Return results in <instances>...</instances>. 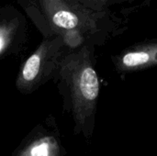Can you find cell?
<instances>
[{
  "mask_svg": "<svg viewBox=\"0 0 157 156\" xmlns=\"http://www.w3.org/2000/svg\"><path fill=\"white\" fill-rule=\"evenodd\" d=\"M56 74L67 89L75 132L89 138L100 89L94 66V47L86 45L64 54Z\"/></svg>",
  "mask_w": 157,
  "mask_h": 156,
  "instance_id": "obj_1",
  "label": "cell"
},
{
  "mask_svg": "<svg viewBox=\"0 0 157 156\" xmlns=\"http://www.w3.org/2000/svg\"><path fill=\"white\" fill-rule=\"evenodd\" d=\"M17 24L14 21L0 22V55L6 51L17 33Z\"/></svg>",
  "mask_w": 157,
  "mask_h": 156,
  "instance_id": "obj_6",
  "label": "cell"
},
{
  "mask_svg": "<svg viewBox=\"0 0 157 156\" xmlns=\"http://www.w3.org/2000/svg\"><path fill=\"white\" fill-rule=\"evenodd\" d=\"M155 3V7H156L157 9V0H144V5H148V4H151V3Z\"/></svg>",
  "mask_w": 157,
  "mask_h": 156,
  "instance_id": "obj_8",
  "label": "cell"
},
{
  "mask_svg": "<svg viewBox=\"0 0 157 156\" xmlns=\"http://www.w3.org/2000/svg\"><path fill=\"white\" fill-rule=\"evenodd\" d=\"M49 24L56 34L75 31L82 34L87 45H102L121 34L125 25L112 10L96 11L75 0H40Z\"/></svg>",
  "mask_w": 157,
  "mask_h": 156,
  "instance_id": "obj_2",
  "label": "cell"
},
{
  "mask_svg": "<svg viewBox=\"0 0 157 156\" xmlns=\"http://www.w3.org/2000/svg\"><path fill=\"white\" fill-rule=\"evenodd\" d=\"M75 1L96 11H107V10H111L110 6H112L122 5L124 3H131L133 0H75Z\"/></svg>",
  "mask_w": 157,
  "mask_h": 156,
  "instance_id": "obj_7",
  "label": "cell"
},
{
  "mask_svg": "<svg viewBox=\"0 0 157 156\" xmlns=\"http://www.w3.org/2000/svg\"><path fill=\"white\" fill-rule=\"evenodd\" d=\"M65 47L62 37L44 40L20 67L16 86L22 94H30L57 74Z\"/></svg>",
  "mask_w": 157,
  "mask_h": 156,
  "instance_id": "obj_3",
  "label": "cell"
},
{
  "mask_svg": "<svg viewBox=\"0 0 157 156\" xmlns=\"http://www.w3.org/2000/svg\"><path fill=\"white\" fill-rule=\"evenodd\" d=\"M12 156H62V147L54 135L39 131L24 140Z\"/></svg>",
  "mask_w": 157,
  "mask_h": 156,
  "instance_id": "obj_5",
  "label": "cell"
},
{
  "mask_svg": "<svg viewBox=\"0 0 157 156\" xmlns=\"http://www.w3.org/2000/svg\"><path fill=\"white\" fill-rule=\"evenodd\" d=\"M120 72H132L157 65V40L133 45L113 58Z\"/></svg>",
  "mask_w": 157,
  "mask_h": 156,
  "instance_id": "obj_4",
  "label": "cell"
}]
</instances>
